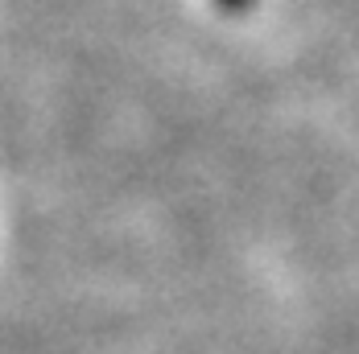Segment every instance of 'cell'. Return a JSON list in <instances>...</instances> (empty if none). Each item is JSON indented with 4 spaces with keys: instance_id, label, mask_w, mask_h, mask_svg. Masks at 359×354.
<instances>
[{
    "instance_id": "cell-1",
    "label": "cell",
    "mask_w": 359,
    "mask_h": 354,
    "mask_svg": "<svg viewBox=\"0 0 359 354\" xmlns=\"http://www.w3.org/2000/svg\"><path fill=\"white\" fill-rule=\"evenodd\" d=\"M223 13H244V8H252V0H215Z\"/></svg>"
}]
</instances>
